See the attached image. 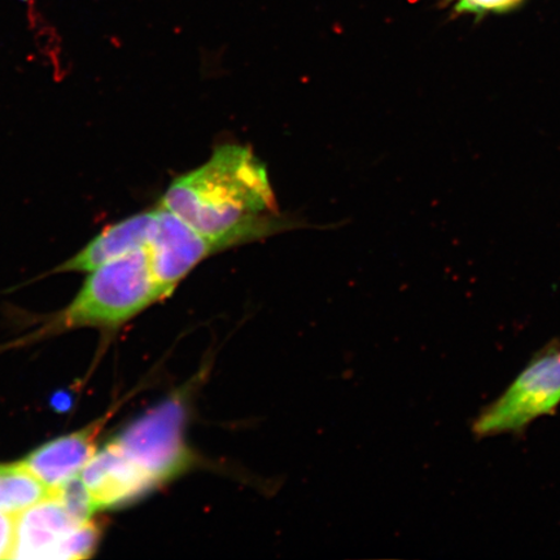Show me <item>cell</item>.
Returning a JSON list of instances; mask_svg holds the SVG:
<instances>
[{"label": "cell", "mask_w": 560, "mask_h": 560, "mask_svg": "<svg viewBox=\"0 0 560 560\" xmlns=\"http://www.w3.org/2000/svg\"><path fill=\"white\" fill-rule=\"evenodd\" d=\"M219 250L282 229L268 171L248 147L226 144L174 179L159 202Z\"/></svg>", "instance_id": "6da1fadb"}, {"label": "cell", "mask_w": 560, "mask_h": 560, "mask_svg": "<svg viewBox=\"0 0 560 560\" xmlns=\"http://www.w3.org/2000/svg\"><path fill=\"white\" fill-rule=\"evenodd\" d=\"M164 299L145 243L91 271L59 322L67 328L118 327Z\"/></svg>", "instance_id": "7a4b0ae2"}, {"label": "cell", "mask_w": 560, "mask_h": 560, "mask_svg": "<svg viewBox=\"0 0 560 560\" xmlns=\"http://www.w3.org/2000/svg\"><path fill=\"white\" fill-rule=\"evenodd\" d=\"M187 395H173L112 439L159 487L190 472L198 455L186 439Z\"/></svg>", "instance_id": "3957f363"}, {"label": "cell", "mask_w": 560, "mask_h": 560, "mask_svg": "<svg viewBox=\"0 0 560 560\" xmlns=\"http://www.w3.org/2000/svg\"><path fill=\"white\" fill-rule=\"evenodd\" d=\"M560 405V340L534 355L505 392L482 408L472 422L478 439L522 433L532 422L555 415Z\"/></svg>", "instance_id": "277c9868"}, {"label": "cell", "mask_w": 560, "mask_h": 560, "mask_svg": "<svg viewBox=\"0 0 560 560\" xmlns=\"http://www.w3.org/2000/svg\"><path fill=\"white\" fill-rule=\"evenodd\" d=\"M100 538L93 520H79L52 493L16 516L11 559H86Z\"/></svg>", "instance_id": "5b68a950"}, {"label": "cell", "mask_w": 560, "mask_h": 560, "mask_svg": "<svg viewBox=\"0 0 560 560\" xmlns=\"http://www.w3.org/2000/svg\"><path fill=\"white\" fill-rule=\"evenodd\" d=\"M147 249L153 277L165 299L172 295L196 266L220 252L179 217L160 206L152 209Z\"/></svg>", "instance_id": "8992f818"}, {"label": "cell", "mask_w": 560, "mask_h": 560, "mask_svg": "<svg viewBox=\"0 0 560 560\" xmlns=\"http://www.w3.org/2000/svg\"><path fill=\"white\" fill-rule=\"evenodd\" d=\"M95 511L116 509L135 502L159 488L149 474L108 441L96 451L80 474Z\"/></svg>", "instance_id": "52a82bcc"}, {"label": "cell", "mask_w": 560, "mask_h": 560, "mask_svg": "<svg viewBox=\"0 0 560 560\" xmlns=\"http://www.w3.org/2000/svg\"><path fill=\"white\" fill-rule=\"evenodd\" d=\"M105 423L107 418L103 417L85 429L52 440L27 455L21 464L54 492L77 478L93 458Z\"/></svg>", "instance_id": "ba28073f"}, {"label": "cell", "mask_w": 560, "mask_h": 560, "mask_svg": "<svg viewBox=\"0 0 560 560\" xmlns=\"http://www.w3.org/2000/svg\"><path fill=\"white\" fill-rule=\"evenodd\" d=\"M152 210L129 217L105 228L79 254L59 266L60 272H91L129 252L142 248L149 240Z\"/></svg>", "instance_id": "9c48e42d"}, {"label": "cell", "mask_w": 560, "mask_h": 560, "mask_svg": "<svg viewBox=\"0 0 560 560\" xmlns=\"http://www.w3.org/2000/svg\"><path fill=\"white\" fill-rule=\"evenodd\" d=\"M51 494L21 462L0 465V513L19 515Z\"/></svg>", "instance_id": "30bf717a"}, {"label": "cell", "mask_w": 560, "mask_h": 560, "mask_svg": "<svg viewBox=\"0 0 560 560\" xmlns=\"http://www.w3.org/2000/svg\"><path fill=\"white\" fill-rule=\"evenodd\" d=\"M454 15L482 20L490 15H508L524 5L527 0H445Z\"/></svg>", "instance_id": "8fae6325"}, {"label": "cell", "mask_w": 560, "mask_h": 560, "mask_svg": "<svg viewBox=\"0 0 560 560\" xmlns=\"http://www.w3.org/2000/svg\"><path fill=\"white\" fill-rule=\"evenodd\" d=\"M16 516L0 513V559H11L15 544Z\"/></svg>", "instance_id": "7c38bea8"}]
</instances>
